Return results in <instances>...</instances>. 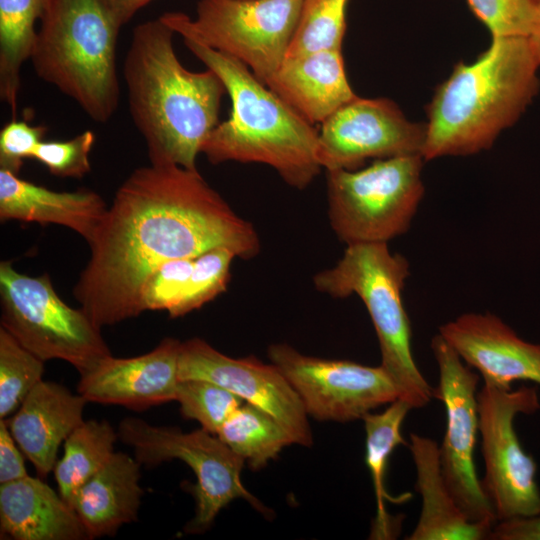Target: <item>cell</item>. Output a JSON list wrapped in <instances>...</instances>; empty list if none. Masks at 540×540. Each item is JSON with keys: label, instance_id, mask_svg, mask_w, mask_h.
<instances>
[{"label": "cell", "instance_id": "obj_6", "mask_svg": "<svg viewBox=\"0 0 540 540\" xmlns=\"http://www.w3.org/2000/svg\"><path fill=\"white\" fill-rule=\"evenodd\" d=\"M409 263L387 243L347 245L342 258L313 278L315 288L332 297L356 294L364 303L379 341L381 366L393 381L398 399L421 409L434 399L432 387L412 355L411 326L402 290Z\"/></svg>", "mask_w": 540, "mask_h": 540}, {"label": "cell", "instance_id": "obj_26", "mask_svg": "<svg viewBox=\"0 0 540 540\" xmlns=\"http://www.w3.org/2000/svg\"><path fill=\"white\" fill-rule=\"evenodd\" d=\"M118 437L107 421L89 420L64 441V454L53 472L58 492L71 507L78 490L110 459Z\"/></svg>", "mask_w": 540, "mask_h": 540}, {"label": "cell", "instance_id": "obj_18", "mask_svg": "<svg viewBox=\"0 0 540 540\" xmlns=\"http://www.w3.org/2000/svg\"><path fill=\"white\" fill-rule=\"evenodd\" d=\"M86 402L82 395L73 394L61 384L41 380L6 420L39 477L45 478L53 471L61 443L84 422Z\"/></svg>", "mask_w": 540, "mask_h": 540}, {"label": "cell", "instance_id": "obj_11", "mask_svg": "<svg viewBox=\"0 0 540 540\" xmlns=\"http://www.w3.org/2000/svg\"><path fill=\"white\" fill-rule=\"evenodd\" d=\"M477 399L485 468L481 485L497 521L540 513L537 464L514 427L517 415L540 409L537 388L502 389L484 382Z\"/></svg>", "mask_w": 540, "mask_h": 540}, {"label": "cell", "instance_id": "obj_34", "mask_svg": "<svg viewBox=\"0 0 540 540\" xmlns=\"http://www.w3.org/2000/svg\"><path fill=\"white\" fill-rule=\"evenodd\" d=\"M95 143V134L86 130L66 141H42L32 159L42 163L58 177L82 178L91 170L89 153Z\"/></svg>", "mask_w": 540, "mask_h": 540}, {"label": "cell", "instance_id": "obj_1", "mask_svg": "<svg viewBox=\"0 0 540 540\" xmlns=\"http://www.w3.org/2000/svg\"><path fill=\"white\" fill-rule=\"evenodd\" d=\"M88 244L90 258L73 295L100 328L141 314L143 285L167 261L216 247L242 259L260 251L253 225L197 169L152 163L120 185Z\"/></svg>", "mask_w": 540, "mask_h": 540}, {"label": "cell", "instance_id": "obj_10", "mask_svg": "<svg viewBox=\"0 0 540 540\" xmlns=\"http://www.w3.org/2000/svg\"><path fill=\"white\" fill-rule=\"evenodd\" d=\"M118 436L134 448L140 464L156 466L164 461L179 459L193 470L197 483L193 493L196 509L185 530L205 531L217 514L232 500L242 498L258 511H268L242 484L244 459L233 452L217 435L204 429L182 432L174 427L153 426L138 418H126Z\"/></svg>", "mask_w": 540, "mask_h": 540}, {"label": "cell", "instance_id": "obj_19", "mask_svg": "<svg viewBox=\"0 0 540 540\" xmlns=\"http://www.w3.org/2000/svg\"><path fill=\"white\" fill-rule=\"evenodd\" d=\"M266 85L313 125L356 97L342 49L287 56Z\"/></svg>", "mask_w": 540, "mask_h": 540}, {"label": "cell", "instance_id": "obj_9", "mask_svg": "<svg viewBox=\"0 0 540 540\" xmlns=\"http://www.w3.org/2000/svg\"><path fill=\"white\" fill-rule=\"evenodd\" d=\"M304 0H200L160 16L176 34L244 63L264 84L285 60Z\"/></svg>", "mask_w": 540, "mask_h": 540}, {"label": "cell", "instance_id": "obj_37", "mask_svg": "<svg viewBox=\"0 0 540 540\" xmlns=\"http://www.w3.org/2000/svg\"><path fill=\"white\" fill-rule=\"evenodd\" d=\"M491 540H540V513L497 521L491 528Z\"/></svg>", "mask_w": 540, "mask_h": 540}, {"label": "cell", "instance_id": "obj_17", "mask_svg": "<svg viewBox=\"0 0 540 540\" xmlns=\"http://www.w3.org/2000/svg\"><path fill=\"white\" fill-rule=\"evenodd\" d=\"M181 342L164 338L153 350L131 358L104 359L80 375L77 391L87 402L133 410L176 400Z\"/></svg>", "mask_w": 540, "mask_h": 540}, {"label": "cell", "instance_id": "obj_24", "mask_svg": "<svg viewBox=\"0 0 540 540\" xmlns=\"http://www.w3.org/2000/svg\"><path fill=\"white\" fill-rule=\"evenodd\" d=\"M411 407L401 399L389 404L381 413H368L362 420L366 433L365 462L370 472L375 499L376 516L371 539H393L399 533L400 520L388 514L386 501L396 504L407 501L410 493L390 495L385 486L387 464L392 452L401 444L408 445L401 434L403 422Z\"/></svg>", "mask_w": 540, "mask_h": 540}, {"label": "cell", "instance_id": "obj_3", "mask_svg": "<svg viewBox=\"0 0 540 540\" xmlns=\"http://www.w3.org/2000/svg\"><path fill=\"white\" fill-rule=\"evenodd\" d=\"M539 66L523 36L493 37L474 62L456 65L428 106L423 159L488 149L536 95Z\"/></svg>", "mask_w": 540, "mask_h": 540}, {"label": "cell", "instance_id": "obj_13", "mask_svg": "<svg viewBox=\"0 0 540 540\" xmlns=\"http://www.w3.org/2000/svg\"><path fill=\"white\" fill-rule=\"evenodd\" d=\"M268 357L297 392L308 416L320 421L362 419L398 399L381 365L307 356L284 343L270 345Z\"/></svg>", "mask_w": 540, "mask_h": 540}, {"label": "cell", "instance_id": "obj_25", "mask_svg": "<svg viewBox=\"0 0 540 540\" xmlns=\"http://www.w3.org/2000/svg\"><path fill=\"white\" fill-rule=\"evenodd\" d=\"M47 0H0V96L16 116L21 69L31 58Z\"/></svg>", "mask_w": 540, "mask_h": 540}, {"label": "cell", "instance_id": "obj_35", "mask_svg": "<svg viewBox=\"0 0 540 540\" xmlns=\"http://www.w3.org/2000/svg\"><path fill=\"white\" fill-rule=\"evenodd\" d=\"M43 125L32 126L13 118L0 131V169L19 175L26 158H32L46 134Z\"/></svg>", "mask_w": 540, "mask_h": 540}, {"label": "cell", "instance_id": "obj_36", "mask_svg": "<svg viewBox=\"0 0 540 540\" xmlns=\"http://www.w3.org/2000/svg\"><path fill=\"white\" fill-rule=\"evenodd\" d=\"M5 419L0 421V483H9L28 475L23 452L18 448Z\"/></svg>", "mask_w": 540, "mask_h": 540}, {"label": "cell", "instance_id": "obj_28", "mask_svg": "<svg viewBox=\"0 0 540 540\" xmlns=\"http://www.w3.org/2000/svg\"><path fill=\"white\" fill-rule=\"evenodd\" d=\"M347 2L304 0L287 56L342 49Z\"/></svg>", "mask_w": 540, "mask_h": 540}, {"label": "cell", "instance_id": "obj_27", "mask_svg": "<svg viewBox=\"0 0 540 540\" xmlns=\"http://www.w3.org/2000/svg\"><path fill=\"white\" fill-rule=\"evenodd\" d=\"M217 437L253 470L267 465L285 446L293 443L273 416L249 403L241 405L226 420Z\"/></svg>", "mask_w": 540, "mask_h": 540}, {"label": "cell", "instance_id": "obj_32", "mask_svg": "<svg viewBox=\"0 0 540 540\" xmlns=\"http://www.w3.org/2000/svg\"><path fill=\"white\" fill-rule=\"evenodd\" d=\"M468 3L492 37H529L532 32L536 0H468Z\"/></svg>", "mask_w": 540, "mask_h": 540}, {"label": "cell", "instance_id": "obj_31", "mask_svg": "<svg viewBox=\"0 0 540 540\" xmlns=\"http://www.w3.org/2000/svg\"><path fill=\"white\" fill-rule=\"evenodd\" d=\"M236 254L227 247L210 249L194 258L187 289L169 316L176 318L202 307L223 293L230 280V266Z\"/></svg>", "mask_w": 540, "mask_h": 540}, {"label": "cell", "instance_id": "obj_8", "mask_svg": "<svg viewBox=\"0 0 540 540\" xmlns=\"http://www.w3.org/2000/svg\"><path fill=\"white\" fill-rule=\"evenodd\" d=\"M0 304L1 327L44 362L63 360L83 375L111 356L101 328L68 306L47 274L25 275L2 261Z\"/></svg>", "mask_w": 540, "mask_h": 540}, {"label": "cell", "instance_id": "obj_38", "mask_svg": "<svg viewBox=\"0 0 540 540\" xmlns=\"http://www.w3.org/2000/svg\"><path fill=\"white\" fill-rule=\"evenodd\" d=\"M153 0H104L112 14L123 26L143 7Z\"/></svg>", "mask_w": 540, "mask_h": 540}, {"label": "cell", "instance_id": "obj_23", "mask_svg": "<svg viewBox=\"0 0 540 540\" xmlns=\"http://www.w3.org/2000/svg\"><path fill=\"white\" fill-rule=\"evenodd\" d=\"M140 463L124 452H114L106 464L76 493L72 508L89 539L113 536L137 520L143 490Z\"/></svg>", "mask_w": 540, "mask_h": 540}, {"label": "cell", "instance_id": "obj_12", "mask_svg": "<svg viewBox=\"0 0 540 540\" xmlns=\"http://www.w3.org/2000/svg\"><path fill=\"white\" fill-rule=\"evenodd\" d=\"M431 349L438 366L434 399L445 408L446 425L439 457L445 482L465 516L473 522H497L476 472L474 451L479 435V374L438 333Z\"/></svg>", "mask_w": 540, "mask_h": 540}, {"label": "cell", "instance_id": "obj_14", "mask_svg": "<svg viewBox=\"0 0 540 540\" xmlns=\"http://www.w3.org/2000/svg\"><path fill=\"white\" fill-rule=\"evenodd\" d=\"M321 124L318 160L326 171L355 170L369 158L422 156L425 125L410 122L389 99L356 96Z\"/></svg>", "mask_w": 540, "mask_h": 540}, {"label": "cell", "instance_id": "obj_7", "mask_svg": "<svg viewBox=\"0 0 540 540\" xmlns=\"http://www.w3.org/2000/svg\"><path fill=\"white\" fill-rule=\"evenodd\" d=\"M421 155L377 159L361 170L327 171L328 216L346 245L387 243L405 233L424 194Z\"/></svg>", "mask_w": 540, "mask_h": 540}, {"label": "cell", "instance_id": "obj_2", "mask_svg": "<svg viewBox=\"0 0 540 540\" xmlns=\"http://www.w3.org/2000/svg\"><path fill=\"white\" fill-rule=\"evenodd\" d=\"M176 33L159 17L138 24L123 64L131 118L152 164L197 169L202 146L218 125L226 88L216 73L179 61Z\"/></svg>", "mask_w": 540, "mask_h": 540}, {"label": "cell", "instance_id": "obj_21", "mask_svg": "<svg viewBox=\"0 0 540 540\" xmlns=\"http://www.w3.org/2000/svg\"><path fill=\"white\" fill-rule=\"evenodd\" d=\"M1 538L89 539L75 510L41 477L27 475L0 486Z\"/></svg>", "mask_w": 540, "mask_h": 540}, {"label": "cell", "instance_id": "obj_39", "mask_svg": "<svg viewBox=\"0 0 540 540\" xmlns=\"http://www.w3.org/2000/svg\"><path fill=\"white\" fill-rule=\"evenodd\" d=\"M528 38L540 63V0H536L534 25Z\"/></svg>", "mask_w": 540, "mask_h": 540}, {"label": "cell", "instance_id": "obj_5", "mask_svg": "<svg viewBox=\"0 0 540 540\" xmlns=\"http://www.w3.org/2000/svg\"><path fill=\"white\" fill-rule=\"evenodd\" d=\"M121 27L104 0H47L30 58L39 78L100 123L118 108Z\"/></svg>", "mask_w": 540, "mask_h": 540}, {"label": "cell", "instance_id": "obj_29", "mask_svg": "<svg viewBox=\"0 0 540 540\" xmlns=\"http://www.w3.org/2000/svg\"><path fill=\"white\" fill-rule=\"evenodd\" d=\"M44 373V361L0 326V419L15 412Z\"/></svg>", "mask_w": 540, "mask_h": 540}, {"label": "cell", "instance_id": "obj_30", "mask_svg": "<svg viewBox=\"0 0 540 540\" xmlns=\"http://www.w3.org/2000/svg\"><path fill=\"white\" fill-rule=\"evenodd\" d=\"M175 401L183 417L196 420L202 429L214 435L242 405L236 394L201 379L179 380Z\"/></svg>", "mask_w": 540, "mask_h": 540}, {"label": "cell", "instance_id": "obj_33", "mask_svg": "<svg viewBox=\"0 0 540 540\" xmlns=\"http://www.w3.org/2000/svg\"><path fill=\"white\" fill-rule=\"evenodd\" d=\"M194 267V258H181L161 264L146 280L141 306L146 310L170 312L184 295Z\"/></svg>", "mask_w": 540, "mask_h": 540}, {"label": "cell", "instance_id": "obj_20", "mask_svg": "<svg viewBox=\"0 0 540 540\" xmlns=\"http://www.w3.org/2000/svg\"><path fill=\"white\" fill-rule=\"evenodd\" d=\"M107 209L102 197L92 190L57 192L0 169L1 221L61 225L77 232L88 243Z\"/></svg>", "mask_w": 540, "mask_h": 540}, {"label": "cell", "instance_id": "obj_4", "mask_svg": "<svg viewBox=\"0 0 540 540\" xmlns=\"http://www.w3.org/2000/svg\"><path fill=\"white\" fill-rule=\"evenodd\" d=\"M186 47L218 75L231 99V113L205 140L201 153L212 164L256 162L271 166L302 190L320 173L318 131L241 61L194 40Z\"/></svg>", "mask_w": 540, "mask_h": 540}, {"label": "cell", "instance_id": "obj_22", "mask_svg": "<svg viewBox=\"0 0 540 540\" xmlns=\"http://www.w3.org/2000/svg\"><path fill=\"white\" fill-rule=\"evenodd\" d=\"M409 449L416 470L415 489L422 499L418 522L408 540L488 539L495 523L470 521L451 494L441 468L439 445L410 433Z\"/></svg>", "mask_w": 540, "mask_h": 540}, {"label": "cell", "instance_id": "obj_16", "mask_svg": "<svg viewBox=\"0 0 540 540\" xmlns=\"http://www.w3.org/2000/svg\"><path fill=\"white\" fill-rule=\"evenodd\" d=\"M441 337L484 382L512 389L515 381L540 386V344L521 339L491 313H466L439 327Z\"/></svg>", "mask_w": 540, "mask_h": 540}, {"label": "cell", "instance_id": "obj_15", "mask_svg": "<svg viewBox=\"0 0 540 540\" xmlns=\"http://www.w3.org/2000/svg\"><path fill=\"white\" fill-rule=\"evenodd\" d=\"M178 377L207 380L229 390L273 416L293 443L311 446L312 432L303 403L272 363L265 364L253 356L233 358L200 338H192L181 342Z\"/></svg>", "mask_w": 540, "mask_h": 540}]
</instances>
